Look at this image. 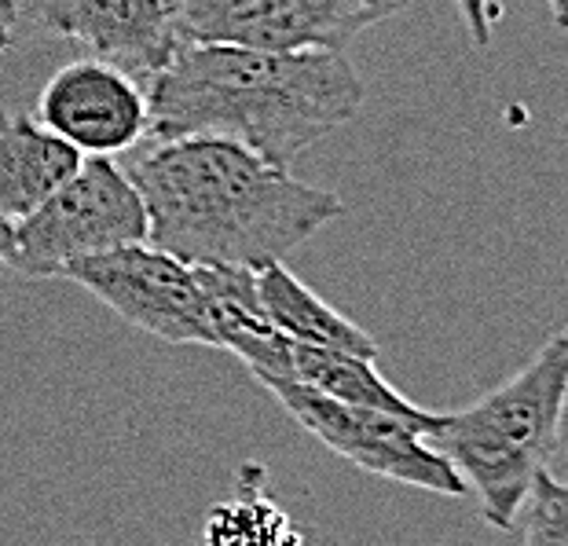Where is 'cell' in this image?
Here are the masks:
<instances>
[{
	"instance_id": "6da1fadb",
	"label": "cell",
	"mask_w": 568,
	"mask_h": 546,
	"mask_svg": "<svg viewBox=\"0 0 568 546\" xmlns=\"http://www.w3.org/2000/svg\"><path fill=\"white\" fill-rule=\"evenodd\" d=\"M364 95V78L345 52L180 41L169 63L151 74L148 132L154 140L224 136L290 169L345 129Z\"/></svg>"
},
{
	"instance_id": "7a4b0ae2",
	"label": "cell",
	"mask_w": 568,
	"mask_h": 546,
	"mask_svg": "<svg viewBox=\"0 0 568 546\" xmlns=\"http://www.w3.org/2000/svg\"><path fill=\"white\" fill-rule=\"evenodd\" d=\"M125 173L148 210V242L184 264L257 272L345 213L334 191L224 136L154 140Z\"/></svg>"
},
{
	"instance_id": "3957f363",
	"label": "cell",
	"mask_w": 568,
	"mask_h": 546,
	"mask_svg": "<svg viewBox=\"0 0 568 546\" xmlns=\"http://www.w3.org/2000/svg\"><path fill=\"white\" fill-rule=\"evenodd\" d=\"M565 396L568 334L558 331L521 371L426 433V444L477 492L480 517L491 528H514L531 477L561 452Z\"/></svg>"
},
{
	"instance_id": "277c9868",
	"label": "cell",
	"mask_w": 568,
	"mask_h": 546,
	"mask_svg": "<svg viewBox=\"0 0 568 546\" xmlns=\"http://www.w3.org/2000/svg\"><path fill=\"white\" fill-rule=\"evenodd\" d=\"M125 242H148V210L136 184L111 154L78 165L38 210L16 221L11 269L19 275H59L70 261Z\"/></svg>"
},
{
	"instance_id": "5b68a950",
	"label": "cell",
	"mask_w": 568,
	"mask_h": 546,
	"mask_svg": "<svg viewBox=\"0 0 568 546\" xmlns=\"http://www.w3.org/2000/svg\"><path fill=\"white\" fill-rule=\"evenodd\" d=\"M280 404L294 415L301 429H308L331 452L348 458L353 466L385 481H400L407 488L437 492V495H466V481L455 466L426 444V433L415 422L389 415L382 407L345 404V400L323 396L297 378H264L261 382Z\"/></svg>"
},
{
	"instance_id": "8992f818",
	"label": "cell",
	"mask_w": 568,
	"mask_h": 546,
	"mask_svg": "<svg viewBox=\"0 0 568 546\" xmlns=\"http://www.w3.org/2000/svg\"><path fill=\"white\" fill-rule=\"evenodd\" d=\"M410 0H169L180 41H221L272 52H345L359 33Z\"/></svg>"
},
{
	"instance_id": "52a82bcc",
	"label": "cell",
	"mask_w": 568,
	"mask_h": 546,
	"mask_svg": "<svg viewBox=\"0 0 568 546\" xmlns=\"http://www.w3.org/2000/svg\"><path fill=\"white\" fill-rule=\"evenodd\" d=\"M59 275L84 286L100 305L159 342L216 348L195 269L173 253L148 242H125L70 261Z\"/></svg>"
},
{
	"instance_id": "ba28073f",
	"label": "cell",
	"mask_w": 568,
	"mask_h": 546,
	"mask_svg": "<svg viewBox=\"0 0 568 546\" xmlns=\"http://www.w3.org/2000/svg\"><path fill=\"white\" fill-rule=\"evenodd\" d=\"M38 118L81 154H118L148 136V92L106 59L59 67L38 100Z\"/></svg>"
},
{
	"instance_id": "9c48e42d",
	"label": "cell",
	"mask_w": 568,
	"mask_h": 546,
	"mask_svg": "<svg viewBox=\"0 0 568 546\" xmlns=\"http://www.w3.org/2000/svg\"><path fill=\"white\" fill-rule=\"evenodd\" d=\"M41 30L95 52V59L151 78L176 52L169 0H19Z\"/></svg>"
},
{
	"instance_id": "30bf717a",
	"label": "cell",
	"mask_w": 568,
	"mask_h": 546,
	"mask_svg": "<svg viewBox=\"0 0 568 546\" xmlns=\"http://www.w3.org/2000/svg\"><path fill=\"white\" fill-rule=\"evenodd\" d=\"M210 312L216 348L235 352L257 382L294 378L290 367V337L280 334L272 315L264 312L257 272L239 264H191Z\"/></svg>"
},
{
	"instance_id": "8fae6325",
	"label": "cell",
	"mask_w": 568,
	"mask_h": 546,
	"mask_svg": "<svg viewBox=\"0 0 568 546\" xmlns=\"http://www.w3.org/2000/svg\"><path fill=\"white\" fill-rule=\"evenodd\" d=\"M84 154L30 114H0V213L19 221L52 195Z\"/></svg>"
},
{
	"instance_id": "7c38bea8",
	"label": "cell",
	"mask_w": 568,
	"mask_h": 546,
	"mask_svg": "<svg viewBox=\"0 0 568 546\" xmlns=\"http://www.w3.org/2000/svg\"><path fill=\"white\" fill-rule=\"evenodd\" d=\"M257 290L264 312L272 315V323L280 326V334L290 337V342L378 360V342L367 331H359L353 320H345L334 305H326L316 290L301 283L283 261H272L257 269Z\"/></svg>"
},
{
	"instance_id": "4fadbf2b",
	"label": "cell",
	"mask_w": 568,
	"mask_h": 546,
	"mask_svg": "<svg viewBox=\"0 0 568 546\" xmlns=\"http://www.w3.org/2000/svg\"><path fill=\"white\" fill-rule=\"evenodd\" d=\"M290 367H294V378L301 385H308V390L345 400V404L382 407V411H389V415L415 422V426H422V433H433L444 418V415H429V411H422L418 404H410L407 396L396 393L393 385L374 371V360L367 356L290 342Z\"/></svg>"
},
{
	"instance_id": "5bb4252c",
	"label": "cell",
	"mask_w": 568,
	"mask_h": 546,
	"mask_svg": "<svg viewBox=\"0 0 568 546\" xmlns=\"http://www.w3.org/2000/svg\"><path fill=\"white\" fill-rule=\"evenodd\" d=\"M264 469L261 466H246L243 481H239L235 499H227L221 506L210 509L205 517V539L216 546L227 543H297L301 532L290 528V517L275 506L268 495H264Z\"/></svg>"
},
{
	"instance_id": "9a60e30c",
	"label": "cell",
	"mask_w": 568,
	"mask_h": 546,
	"mask_svg": "<svg viewBox=\"0 0 568 546\" xmlns=\"http://www.w3.org/2000/svg\"><path fill=\"white\" fill-rule=\"evenodd\" d=\"M517 517H525L521 539L528 546H568V495L550 466L531 477Z\"/></svg>"
},
{
	"instance_id": "2e32d148",
	"label": "cell",
	"mask_w": 568,
	"mask_h": 546,
	"mask_svg": "<svg viewBox=\"0 0 568 546\" xmlns=\"http://www.w3.org/2000/svg\"><path fill=\"white\" fill-rule=\"evenodd\" d=\"M458 11H463L466 27H469V38H474L477 48H488L491 44V30H495V19L503 16V8L495 0H455Z\"/></svg>"
},
{
	"instance_id": "e0dca14e",
	"label": "cell",
	"mask_w": 568,
	"mask_h": 546,
	"mask_svg": "<svg viewBox=\"0 0 568 546\" xmlns=\"http://www.w3.org/2000/svg\"><path fill=\"white\" fill-rule=\"evenodd\" d=\"M16 22H19V0H0V55L16 44Z\"/></svg>"
},
{
	"instance_id": "ac0fdd59",
	"label": "cell",
	"mask_w": 568,
	"mask_h": 546,
	"mask_svg": "<svg viewBox=\"0 0 568 546\" xmlns=\"http://www.w3.org/2000/svg\"><path fill=\"white\" fill-rule=\"evenodd\" d=\"M11 253H16V221L0 213V264H8Z\"/></svg>"
},
{
	"instance_id": "d6986e66",
	"label": "cell",
	"mask_w": 568,
	"mask_h": 546,
	"mask_svg": "<svg viewBox=\"0 0 568 546\" xmlns=\"http://www.w3.org/2000/svg\"><path fill=\"white\" fill-rule=\"evenodd\" d=\"M550 16H554L558 27H565V22H568V0H550Z\"/></svg>"
}]
</instances>
